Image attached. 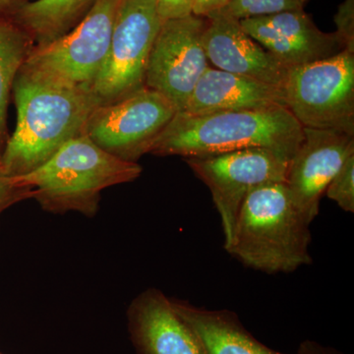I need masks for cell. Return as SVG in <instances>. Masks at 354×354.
<instances>
[{
	"mask_svg": "<svg viewBox=\"0 0 354 354\" xmlns=\"http://www.w3.org/2000/svg\"><path fill=\"white\" fill-rule=\"evenodd\" d=\"M128 330L139 354H206L171 299L156 288L140 293L127 312Z\"/></svg>",
	"mask_w": 354,
	"mask_h": 354,
	"instance_id": "obj_14",
	"label": "cell"
},
{
	"mask_svg": "<svg viewBox=\"0 0 354 354\" xmlns=\"http://www.w3.org/2000/svg\"><path fill=\"white\" fill-rule=\"evenodd\" d=\"M309 0H230L216 13L225 14L236 20L261 17L286 11L304 10Z\"/></svg>",
	"mask_w": 354,
	"mask_h": 354,
	"instance_id": "obj_19",
	"label": "cell"
},
{
	"mask_svg": "<svg viewBox=\"0 0 354 354\" xmlns=\"http://www.w3.org/2000/svg\"><path fill=\"white\" fill-rule=\"evenodd\" d=\"M274 108H286L283 87L209 66L181 113L204 115Z\"/></svg>",
	"mask_w": 354,
	"mask_h": 354,
	"instance_id": "obj_15",
	"label": "cell"
},
{
	"mask_svg": "<svg viewBox=\"0 0 354 354\" xmlns=\"http://www.w3.org/2000/svg\"><path fill=\"white\" fill-rule=\"evenodd\" d=\"M35 44L12 21L0 17V160L9 135L7 111L14 81Z\"/></svg>",
	"mask_w": 354,
	"mask_h": 354,
	"instance_id": "obj_18",
	"label": "cell"
},
{
	"mask_svg": "<svg viewBox=\"0 0 354 354\" xmlns=\"http://www.w3.org/2000/svg\"><path fill=\"white\" fill-rule=\"evenodd\" d=\"M162 23L156 0H121L108 55L92 86L101 106L146 87L147 65Z\"/></svg>",
	"mask_w": 354,
	"mask_h": 354,
	"instance_id": "obj_7",
	"label": "cell"
},
{
	"mask_svg": "<svg viewBox=\"0 0 354 354\" xmlns=\"http://www.w3.org/2000/svg\"><path fill=\"white\" fill-rule=\"evenodd\" d=\"M176 113L167 97L144 87L120 101L97 106L88 118L84 134L114 157L138 162L150 153Z\"/></svg>",
	"mask_w": 354,
	"mask_h": 354,
	"instance_id": "obj_9",
	"label": "cell"
},
{
	"mask_svg": "<svg viewBox=\"0 0 354 354\" xmlns=\"http://www.w3.org/2000/svg\"><path fill=\"white\" fill-rule=\"evenodd\" d=\"M242 29L286 68L313 64L344 50L337 32L317 27L305 10L239 21Z\"/></svg>",
	"mask_w": 354,
	"mask_h": 354,
	"instance_id": "obj_12",
	"label": "cell"
},
{
	"mask_svg": "<svg viewBox=\"0 0 354 354\" xmlns=\"http://www.w3.org/2000/svg\"><path fill=\"white\" fill-rule=\"evenodd\" d=\"M207 18L187 17L162 21L152 46L145 86L171 102L177 113L185 109L209 60L203 46Z\"/></svg>",
	"mask_w": 354,
	"mask_h": 354,
	"instance_id": "obj_10",
	"label": "cell"
},
{
	"mask_svg": "<svg viewBox=\"0 0 354 354\" xmlns=\"http://www.w3.org/2000/svg\"><path fill=\"white\" fill-rule=\"evenodd\" d=\"M304 130V140L291 158L286 184L295 208L311 225L330 180L354 155V136L330 130Z\"/></svg>",
	"mask_w": 354,
	"mask_h": 354,
	"instance_id": "obj_11",
	"label": "cell"
},
{
	"mask_svg": "<svg viewBox=\"0 0 354 354\" xmlns=\"http://www.w3.org/2000/svg\"><path fill=\"white\" fill-rule=\"evenodd\" d=\"M309 227L291 201L285 183L264 184L242 203L234 239L225 250L257 271L295 272L312 263Z\"/></svg>",
	"mask_w": 354,
	"mask_h": 354,
	"instance_id": "obj_3",
	"label": "cell"
},
{
	"mask_svg": "<svg viewBox=\"0 0 354 354\" xmlns=\"http://www.w3.org/2000/svg\"><path fill=\"white\" fill-rule=\"evenodd\" d=\"M12 94L17 123L0 160V171L12 178L34 171L84 134L91 114L101 106L91 88L50 80L22 67Z\"/></svg>",
	"mask_w": 354,
	"mask_h": 354,
	"instance_id": "obj_1",
	"label": "cell"
},
{
	"mask_svg": "<svg viewBox=\"0 0 354 354\" xmlns=\"http://www.w3.org/2000/svg\"><path fill=\"white\" fill-rule=\"evenodd\" d=\"M291 158L263 148L185 158L208 186L220 214L225 249L234 239L237 216L247 195L267 183H285Z\"/></svg>",
	"mask_w": 354,
	"mask_h": 354,
	"instance_id": "obj_8",
	"label": "cell"
},
{
	"mask_svg": "<svg viewBox=\"0 0 354 354\" xmlns=\"http://www.w3.org/2000/svg\"><path fill=\"white\" fill-rule=\"evenodd\" d=\"M206 18L203 46L216 68L283 87L288 68L254 41L239 20L221 13Z\"/></svg>",
	"mask_w": 354,
	"mask_h": 354,
	"instance_id": "obj_13",
	"label": "cell"
},
{
	"mask_svg": "<svg viewBox=\"0 0 354 354\" xmlns=\"http://www.w3.org/2000/svg\"><path fill=\"white\" fill-rule=\"evenodd\" d=\"M304 136V127L288 108L204 115L176 113L150 153L187 158L263 148L291 158Z\"/></svg>",
	"mask_w": 354,
	"mask_h": 354,
	"instance_id": "obj_2",
	"label": "cell"
},
{
	"mask_svg": "<svg viewBox=\"0 0 354 354\" xmlns=\"http://www.w3.org/2000/svg\"><path fill=\"white\" fill-rule=\"evenodd\" d=\"M141 174L138 162L114 157L81 134L38 169L15 179L32 188L44 211L78 212L91 218L99 211L102 190L132 183Z\"/></svg>",
	"mask_w": 354,
	"mask_h": 354,
	"instance_id": "obj_4",
	"label": "cell"
},
{
	"mask_svg": "<svg viewBox=\"0 0 354 354\" xmlns=\"http://www.w3.org/2000/svg\"><path fill=\"white\" fill-rule=\"evenodd\" d=\"M177 315L196 335L206 354H286L261 344L228 310H208L171 299Z\"/></svg>",
	"mask_w": 354,
	"mask_h": 354,
	"instance_id": "obj_16",
	"label": "cell"
},
{
	"mask_svg": "<svg viewBox=\"0 0 354 354\" xmlns=\"http://www.w3.org/2000/svg\"><path fill=\"white\" fill-rule=\"evenodd\" d=\"M326 196L348 213H354V155L348 158L330 180Z\"/></svg>",
	"mask_w": 354,
	"mask_h": 354,
	"instance_id": "obj_20",
	"label": "cell"
},
{
	"mask_svg": "<svg viewBox=\"0 0 354 354\" xmlns=\"http://www.w3.org/2000/svg\"><path fill=\"white\" fill-rule=\"evenodd\" d=\"M286 108L304 128L354 136V53L288 69Z\"/></svg>",
	"mask_w": 354,
	"mask_h": 354,
	"instance_id": "obj_5",
	"label": "cell"
},
{
	"mask_svg": "<svg viewBox=\"0 0 354 354\" xmlns=\"http://www.w3.org/2000/svg\"><path fill=\"white\" fill-rule=\"evenodd\" d=\"M121 0H97L71 31L34 46L22 68L50 80L92 88L111 44Z\"/></svg>",
	"mask_w": 354,
	"mask_h": 354,
	"instance_id": "obj_6",
	"label": "cell"
},
{
	"mask_svg": "<svg viewBox=\"0 0 354 354\" xmlns=\"http://www.w3.org/2000/svg\"><path fill=\"white\" fill-rule=\"evenodd\" d=\"M297 354H339L334 349L325 348L318 342L306 341L302 342Z\"/></svg>",
	"mask_w": 354,
	"mask_h": 354,
	"instance_id": "obj_25",
	"label": "cell"
},
{
	"mask_svg": "<svg viewBox=\"0 0 354 354\" xmlns=\"http://www.w3.org/2000/svg\"><path fill=\"white\" fill-rule=\"evenodd\" d=\"M195 0H156L160 20L178 19L193 15Z\"/></svg>",
	"mask_w": 354,
	"mask_h": 354,
	"instance_id": "obj_23",
	"label": "cell"
},
{
	"mask_svg": "<svg viewBox=\"0 0 354 354\" xmlns=\"http://www.w3.org/2000/svg\"><path fill=\"white\" fill-rule=\"evenodd\" d=\"M28 2L29 0H0V17L8 18Z\"/></svg>",
	"mask_w": 354,
	"mask_h": 354,
	"instance_id": "obj_26",
	"label": "cell"
},
{
	"mask_svg": "<svg viewBox=\"0 0 354 354\" xmlns=\"http://www.w3.org/2000/svg\"><path fill=\"white\" fill-rule=\"evenodd\" d=\"M230 0H195L193 15L208 17L230 3Z\"/></svg>",
	"mask_w": 354,
	"mask_h": 354,
	"instance_id": "obj_24",
	"label": "cell"
},
{
	"mask_svg": "<svg viewBox=\"0 0 354 354\" xmlns=\"http://www.w3.org/2000/svg\"><path fill=\"white\" fill-rule=\"evenodd\" d=\"M32 197L34 191L30 186L19 183L12 177L4 176L0 171V216L13 205Z\"/></svg>",
	"mask_w": 354,
	"mask_h": 354,
	"instance_id": "obj_21",
	"label": "cell"
},
{
	"mask_svg": "<svg viewBox=\"0 0 354 354\" xmlns=\"http://www.w3.org/2000/svg\"><path fill=\"white\" fill-rule=\"evenodd\" d=\"M0 354H2V353H0Z\"/></svg>",
	"mask_w": 354,
	"mask_h": 354,
	"instance_id": "obj_27",
	"label": "cell"
},
{
	"mask_svg": "<svg viewBox=\"0 0 354 354\" xmlns=\"http://www.w3.org/2000/svg\"><path fill=\"white\" fill-rule=\"evenodd\" d=\"M335 32L341 39L344 50L354 53V0H344L335 14Z\"/></svg>",
	"mask_w": 354,
	"mask_h": 354,
	"instance_id": "obj_22",
	"label": "cell"
},
{
	"mask_svg": "<svg viewBox=\"0 0 354 354\" xmlns=\"http://www.w3.org/2000/svg\"><path fill=\"white\" fill-rule=\"evenodd\" d=\"M97 0H35L8 18L34 41L43 46L71 31L90 12Z\"/></svg>",
	"mask_w": 354,
	"mask_h": 354,
	"instance_id": "obj_17",
	"label": "cell"
}]
</instances>
